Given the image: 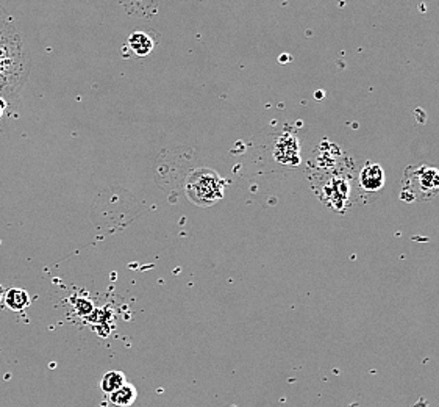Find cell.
<instances>
[{
	"instance_id": "obj_1",
	"label": "cell",
	"mask_w": 439,
	"mask_h": 407,
	"mask_svg": "<svg viewBox=\"0 0 439 407\" xmlns=\"http://www.w3.org/2000/svg\"><path fill=\"white\" fill-rule=\"evenodd\" d=\"M27 74L29 65H24L21 40L8 22L0 29V96L18 94Z\"/></svg>"
},
{
	"instance_id": "obj_2",
	"label": "cell",
	"mask_w": 439,
	"mask_h": 407,
	"mask_svg": "<svg viewBox=\"0 0 439 407\" xmlns=\"http://www.w3.org/2000/svg\"><path fill=\"white\" fill-rule=\"evenodd\" d=\"M355 187H357V177L353 174L352 166H349V160L329 174L311 177V188L314 189L316 196L322 200L325 207L340 213H344L352 205Z\"/></svg>"
},
{
	"instance_id": "obj_3",
	"label": "cell",
	"mask_w": 439,
	"mask_h": 407,
	"mask_svg": "<svg viewBox=\"0 0 439 407\" xmlns=\"http://www.w3.org/2000/svg\"><path fill=\"white\" fill-rule=\"evenodd\" d=\"M439 194V168L433 165L421 163L408 166L403 174L402 198L405 202L430 200Z\"/></svg>"
},
{
	"instance_id": "obj_4",
	"label": "cell",
	"mask_w": 439,
	"mask_h": 407,
	"mask_svg": "<svg viewBox=\"0 0 439 407\" xmlns=\"http://www.w3.org/2000/svg\"><path fill=\"white\" fill-rule=\"evenodd\" d=\"M225 181L216 174L213 170H194L188 176L185 183L186 196L199 207H210L224 196Z\"/></svg>"
},
{
	"instance_id": "obj_5",
	"label": "cell",
	"mask_w": 439,
	"mask_h": 407,
	"mask_svg": "<svg viewBox=\"0 0 439 407\" xmlns=\"http://www.w3.org/2000/svg\"><path fill=\"white\" fill-rule=\"evenodd\" d=\"M385 171H383L379 163H372V161H366L363 168L360 170L357 177V187L358 194H364V196H375L377 193L381 191V188L385 187Z\"/></svg>"
},
{
	"instance_id": "obj_6",
	"label": "cell",
	"mask_w": 439,
	"mask_h": 407,
	"mask_svg": "<svg viewBox=\"0 0 439 407\" xmlns=\"http://www.w3.org/2000/svg\"><path fill=\"white\" fill-rule=\"evenodd\" d=\"M274 159L281 166H297L300 163V144L296 133L283 132L277 137Z\"/></svg>"
},
{
	"instance_id": "obj_7",
	"label": "cell",
	"mask_w": 439,
	"mask_h": 407,
	"mask_svg": "<svg viewBox=\"0 0 439 407\" xmlns=\"http://www.w3.org/2000/svg\"><path fill=\"white\" fill-rule=\"evenodd\" d=\"M127 47L135 57H147L155 47V36L146 32H133L127 40Z\"/></svg>"
},
{
	"instance_id": "obj_8",
	"label": "cell",
	"mask_w": 439,
	"mask_h": 407,
	"mask_svg": "<svg viewBox=\"0 0 439 407\" xmlns=\"http://www.w3.org/2000/svg\"><path fill=\"white\" fill-rule=\"evenodd\" d=\"M32 304V296L24 288H10L3 294V305L11 312H24Z\"/></svg>"
},
{
	"instance_id": "obj_9",
	"label": "cell",
	"mask_w": 439,
	"mask_h": 407,
	"mask_svg": "<svg viewBox=\"0 0 439 407\" xmlns=\"http://www.w3.org/2000/svg\"><path fill=\"white\" fill-rule=\"evenodd\" d=\"M136 398H138V390L135 386H131L129 382L124 384V386L116 390V392L108 395L110 403L116 407H130L131 404H135Z\"/></svg>"
},
{
	"instance_id": "obj_10",
	"label": "cell",
	"mask_w": 439,
	"mask_h": 407,
	"mask_svg": "<svg viewBox=\"0 0 439 407\" xmlns=\"http://www.w3.org/2000/svg\"><path fill=\"white\" fill-rule=\"evenodd\" d=\"M127 384V377L122 371H108L105 373L102 381H100V388L105 395H110Z\"/></svg>"
},
{
	"instance_id": "obj_11",
	"label": "cell",
	"mask_w": 439,
	"mask_h": 407,
	"mask_svg": "<svg viewBox=\"0 0 439 407\" xmlns=\"http://www.w3.org/2000/svg\"><path fill=\"white\" fill-rule=\"evenodd\" d=\"M75 310L80 316H88L94 312V305L90 299L79 298L75 301Z\"/></svg>"
},
{
	"instance_id": "obj_12",
	"label": "cell",
	"mask_w": 439,
	"mask_h": 407,
	"mask_svg": "<svg viewBox=\"0 0 439 407\" xmlns=\"http://www.w3.org/2000/svg\"><path fill=\"white\" fill-rule=\"evenodd\" d=\"M14 105L16 102H11L10 96H0V122L8 118Z\"/></svg>"
},
{
	"instance_id": "obj_13",
	"label": "cell",
	"mask_w": 439,
	"mask_h": 407,
	"mask_svg": "<svg viewBox=\"0 0 439 407\" xmlns=\"http://www.w3.org/2000/svg\"><path fill=\"white\" fill-rule=\"evenodd\" d=\"M5 24H8V18L3 14V11L0 10V29H2Z\"/></svg>"
},
{
	"instance_id": "obj_14",
	"label": "cell",
	"mask_w": 439,
	"mask_h": 407,
	"mask_svg": "<svg viewBox=\"0 0 439 407\" xmlns=\"http://www.w3.org/2000/svg\"><path fill=\"white\" fill-rule=\"evenodd\" d=\"M3 294H5V290L2 288V286H0V305L3 304Z\"/></svg>"
}]
</instances>
